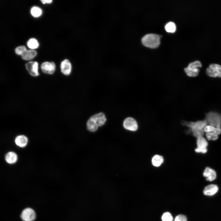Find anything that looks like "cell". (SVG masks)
Instances as JSON below:
<instances>
[{
  "label": "cell",
  "mask_w": 221,
  "mask_h": 221,
  "mask_svg": "<svg viewBox=\"0 0 221 221\" xmlns=\"http://www.w3.org/2000/svg\"><path fill=\"white\" fill-rule=\"evenodd\" d=\"M196 145L197 148L195 149L196 152L203 154L207 152V147L208 143L206 139L203 136L197 138Z\"/></svg>",
  "instance_id": "8992f818"
},
{
  "label": "cell",
  "mask_w": 221,
  "mask_h": 221,
  "mask_svg": "<svg viewBox=\"0 0 221 221\" xmlns=\"http://www.w3.org/2000/svg\"><path fill=\"white\" fill-rule=\"evenodd\" d=\"M174 221H187V219L185 215L180 214L176 216Z\"/></svg>",
  "instance_id": "4316f807"
},
{
  "label": "cell",
  "mask_w": 221,
  "mask_h": 221,
  "mask_svg": "<svg viewBox=\"0 0 221 221\" xmlns=\"http://www.w3.org/2000/svg\"><path fill=\"white\" fill-rule=\"evenodd\" d=\"M26 48L24 46H20L17 47L15 50L16 54L21 56L26 51Z\"/></svg>",
  "instance_id": "d4e9b609"
},
{
  "label": "cell",
  "mask_w": 221,
  "mask_h": 221,
  "mask_svg": "<svg viewBox=\"0 0 221 221\" xmlns=\"http://www.w3.org/2000/svg\"><path fill=\"white\" fill-rule=\"evenodd\" d=\"M123 126L126 130L135 131L138 128V122L136 119L132 117H128L123 121Z\"/></svg>",
  "instance_id": "52a82bcc"
},
{
  "label": "cell",
  "mask_w": 221,
  "mask_h": 221,
  "mask_svg": "<svg viewBox=\"0 0 221 221\" xmlns=\"http://www.w3.org/2000/svg\"><path fill=\"white\" fill-rule=\"evenodd\" d=\"M41 1L43 4H45V3H50L52 2V0H41Z\"/></svg>",
  "instance_id": "83f0119b"
},
{
  "label": "cell",
  "mask_w": 221,
  "mask_h": 221,
  "mask_svg": "<svg viewBox=\"0 0 221 221\" xmlns=\"http://www.w3.org/2000/svg\"><path fill=\"white\" fill-rule=\"evenodd\" d=\"M218 189L216 185L210 184L205 187L203 191V193L206 196H212L218 192Z\"/></svg>",
  "instance_id": "4fadbf2b"
},
{
  "label": "cell",
  "mask_w": 221,
  "mask_h": 221,
  "mask_svg": "<svg viewBox=\"0 0 221 221\" xmlns=\"http://www.w3.org/2000/svg\"><path fill=\"white\" fill-rule=\"evenodd\" d=\"M37 52L34 50H26L21 56L23 59L26 60H30L37 55Z\"/></svg>",
  "instance_id": "9a60e30c"
},
{
  "label": "cell",
  "mask_w": 221,
  "mask_h": 221,
  "mask_svg": "<svg viewBox=\"0 0 221 221\" xmlns=\"http://www.w3.org/2000/svg\"><path fill=\"white\" fill-rule=\"evenodd\" d=\"M159 35L153 33L148 34L144 36L142 39L143 44L145 46L154 48L158 47L160 44Z\"/></svg>",
  "instance_id": "7a4b0ae2"
},
{
  "label": "cell",
  "mask_w": 221,
  "mask_h": 221,
  "mask_svg": "<svg viewBox=\"0 0 221 221\" xmlns=\"http://www.w3.org/2000/svg\"><path fill=\"white\" fill-rule=\"evenodd\" d=\"M204 130L205 133H211L218 136L221 134V128L215 127L208 125L205 127Z\"/></svg>",
  "instance_id": "e0dca14e"
},
{
  "label": "cell",
  "mask_w": 221,
  "mask_h": 221,
  "mask_svg": "<svg viewBox=\"0 0 221 221\" xmlns=\"http://www.w3.org/2000/svg\"><path fill=\"white\" fill-rule=\"evenodd\" d=\"M56 65L53 62H45L41 65V69L42 72L46 74H52L55 71Z\"/></svg>",
  "instance_id": "30bf717a"
},
{
  "label": "cell",
  "mask_w": 221,
  "mask_h": 221,
  "mask_svg": "<svg viewBox=\"0 0 221 221\" xmlns=\"http://www.w3.org/2000/svg\"><path fill=\"white\" fill-rule=\"evenodd\" d=\"M87 130L90 132H94L97 130L99 126L91 117L87 123Z\"/></svg>",
  "instance_id": "2e32d148"
},
{
  "label": "cell",
  "mask_w": 221,
  "mask_h": 221,
  "mask_svg": "<svg viewBox=\"0 0 221 221\" xmlns=\"http://www.w3.org/2000/svg\"><path fill=\"white\" fill-rule=\"evenodd\" d=\"M163 161L164 159L163 157L158 155H154L152 160V165L157 167L160 166Z\"/></svg>",
  "instance_id": "d6986e66"
},
{
  "label": "cell",
  "mask_w": 221,
  "mask_h": 221,
  "mask_svg": "<svg viewBox=\"0 0 221 221\" xmlns=\"http://www.w3.org/2000/svg\"><path fill=\"white\" fill-rule=\"evenodd\" d=\"M202 64L201 62L197 60L190 63L184 69L185 72L187 75L189 77H195L197 76L199 72V68L201 67Z\"/></svg>",
  "instance_id": "277c9868"
},
{
  "label": "cell",
  "mask_w": 221,
  "mask_h": 221,
  "mask_svg": "<svg viewBox=\"0 0 221 221\" xmlns=\"http://www.w3.org/2000/svg\"><path fill=\"white\" fill-rule=\"evenodd\" d=\"M205 120L207 125L221 128V114H220L213 111L209 112L206 114Z\"/></svg>",
  "instance_id": "3957f363"
},
{
  "label": "cell",
  "mask_w": 221,
  "mask_h": 221,
  "mask_svg": "<svg viewBox=\"0 0 221 221\" xmlns=\"http://www.w3.org/2000/svg\"><path fill=\"white\" fill-rule=\"evenodd\" d=\"M203 175L206 178L207 180L209 181L214 180L216 177V173L215 170L209 167H207L205 169L203 173Z\"/></svg>",
  "instance_id": "7c38bea8"
},
{
  "label": "cell",
  "mask_w": 221,
  "mask_h": 221,
  "mask_svg": "<svg viewBox=\"0 0 221 221\" xmlns=\"http://www.w3.org/2000/svg\"><path fill=\"white\" fill-rule=\"evenodd\" d=\"M161 219L162 221H172L173 217L170 213L167 212L163 214L161 217Z\"/></svg>",
  "instance_id": "cb8c5ba5"
},
{
  "label": "cell",
  "mask_w": 221,
  "mask_h": 221,
  "mask_svg": "<svg viewBox=\"0 0 221 221\" xmlns=\"http://www.w3.org/2000/svg\"><path fill=\"white\" fill-rule=\"evenodd\" d=\"M165 28L167 32L169 33H173L176 30V26L174 22H169L165 25Z\"/></svg>",
  "instance_id": "603a6c76"
},
{
  "label": "cell",
  "mask_w": 221,
  "mask_h": 221,
  "mask_svg": "<svg viewBox=\"0 0 221 221\" xmlns=\"http://www.w3.org/2000/svg\"><path fill=\"white\" fill-rule=\"evenodd\" d=\"M30 12L31 15L35 17L40 16L42 14L41 9L39 7L34 6L31 9Z\"/></svg>",
  "instance_id": "7402d4cb"
},
{
  "label": "cell",
  "mask_w": 221,
  "mask_h": 221,
  "mask_svg": "<svg viewBox=\"0 0 221 221\" xmlns=\"http://www.w3.org/2000/svg\"><path fill=\"white\" fill-rule=\"evenodd\" d=\"M25 68L32 76H37L39 75L38 71V63L36 61H30L27 63L25 65Z\"/></svg>",
  "instance_id": "9c48e42d"
},
{
  "label": "cell",
  "mask_w": 221,
  "mask_h": 221,
  "mask_svg": "<svg viewBox=\"0 0 221 221\" xmlns=\"http://www.w3.org/2000/svg\"><path fill=\"white\" fill-rule=\"evenodd\" d=\"M207 75L212 77H221V66L219 64H212L209 65L206 70Z\"/></svg>",
  "instance_id": "5b68a950"
},
{
  "label": "cell",
  "mask_w": 221,
  "mask_h": 221,
  "mask_svg": "<svg viewBox=\"0 0 221 221\" xmlns=\"http://www.w3.org/2000/svg\"><path fill=\"white\" fill-rule=\"evenodd\" d=\"M91 117L99 126H101L104 125L106 121L105 115L103 113L100 112L95 114Z\"/></svg>",
  "instance_id": "5bb4252c"
},
{
  "label": "cell",
  "mask_w": 221,
  "mask_h": 221,
  "mask_svg": "<svg viewBox=\"0 0 221 221\" xmlns=\"http://www.w3.org/2000/svg\"><path fill=\"white\" fill-rule=\"evenodd\" d=\"M6 161L9 164H13L15 162L17 159L16 154L13 152L8 153L5 156Z\"/></svg>",
  "instance_id": "ffe728a7"
},
{
  "label": "cell",
  "mask_w": 221,
  "mask_h": 221,
  "mask_svg": "<svg viewBox=\"0 0 221 221\" xmlns=\"http://www.w3.org/2000/svg\"><path fill=\"white\" fill-rule=\"evenodd\" d=\"M183 126L188 127V133L192 132V135L196 138L203 136L205 133L204 129L207 125L206 121H198L195 122L183 121L181 122Z\"/></svg>",
  "instance_id": "6da1fadb"
},
{
  "label": "cell",
  "mask_w": 221,
  "mask_h": 221,
  "mask_svg": "<svg viewBox=\"0 0 221 221\" xmlns=\"http://www.w3.org/2000/svg\"><path fill=\"white\" fill-rule=\"evenodd\" d=\"M206 136L208 140L215 141L218 138V135L211 133H206Z\"/></svg>",
  "instance_id": "484cf974"
},
{
  "label": "cell",
  "mask_w": 221,
  "mask_h": 221,
  "mask_svg": "<svg viewBox=\"0 0 221 221\" xmlns=\"http://www.w3.org/2000/svg\"><path fill=\"white\" fill-rule=\"evenodd\" d=\"M27 45L29 48L34 49L38 47L39 44L37 39L34 38H32L28 41L27 42Z\"/></svg>",
  "instance_id": "44dd1931"
},
{
  "label": "cell",
  "mask_w": 221,
  "mask_h": 221,
  "mask_svg": "<svg viewBox=\"0 0 221 221\" xmlns=\"http://www.w3.org/2000/svg\"><path fill=\"white\" fill-rule=\"evenodd\" d=\"M36 214L32 208H27L24 209L21 214V218L24 221H33L36 218Z\"/></svg>",
  "instance_id": "ba28073f"
},
{
  "label": "cell",
  "mask_w": 221,
  "mask_h": 221,
  "mask_svg": "<svg viewBox=\"0 0 221 221\" xmlns=\"http://www.w3.org/2000/svg\"><path fill=\"white\" fill-rule=\"evenodd\" d=\"M27 141V138L23 135L17 136L15 140V142L16 145L21 147H24L26 145Z\"/></svg>",
  "instance_id": "ac0fdd59"
},
{
  "label": "cell",
  "mask_w": 221,
  "mask_h": 221,
  "mask_svg": "<svg viewBox=\"0 0 221 221\" xmlns=\"http://www.w3.org/2000/svg\"><path fill=\"white\" fill-rule=\"evenodd\" d=\"M60 68L61 72L65 75H68L71 72L72 64L70 61L67 59H65L61 62Z\"/></svg>",
  "instance_id": "8fae6325"
}]
</instances>
